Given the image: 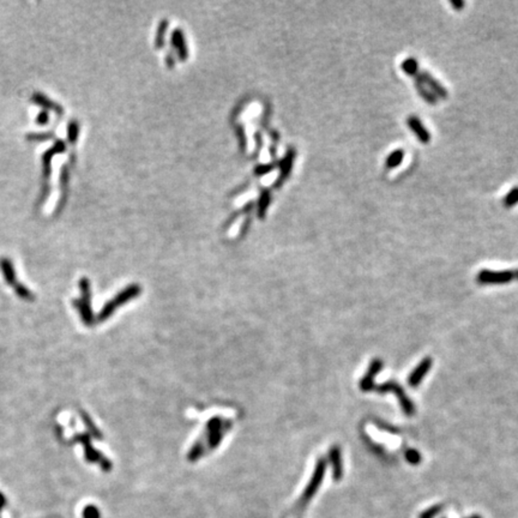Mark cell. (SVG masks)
<instances>
[{
	"mask_svg": "<svg viewBox=\"0 0 518 518\" xmlns=\"http://www.w3.org/2000/svg\"><path fill=\"white\" fill-rule=\"evenodd\" d=\"M325 468H327V462H325L323 459H320L318 461L317 466H315V470L313 473V476H312L311 481H309L308 486L306 487L304 493H302L299 503L296 504V507H295L296 511H299L300 512V511L304 510V507L308 504V501L311 500L312 497L317 493L319 486H320L321 481H323Z\"/></svg>",
	"mask_w": 518,
	"mask_h": 518,
	"instance_id": "cell-1",
	"label": "cell"
},
{
	"mask_svg": "<svg viewBox=\"0 0 518 518\" xmlns=\"http://www.w3.org/2000/svg\"><path fill=\"white\" fill-rule=\"evenodd\" d=\"M374 390L380 394L387 393V391H393V393L396 395L397 399H399L401 408H402L407 416H412L414 415V413H415V407H414L413 402L406 396L404 390L400 386V384L396 383V381H386V383L384 384L377 385V386H374Z\"/></svg>",
	"mask_w": 518,
	"mask_h": 518,
	"instance_id": "cell-2",
	"label": "cell"
},
{
	"mask_svg": "<svg viewBox=\"0 0 518 518\" xmlns=\"http://www.w3.org/2000/svg\"><path fill=\"white\" fill-rule=\"evenodd\" d=\"M518 280V269L512 271H491L482 270L476 276V281L481 284H501Z\"/></svg>",
	"mask_w": 518,
	"mask_h": 518,
	"instance_id": "cell-3",
	"label": "cell"
},
{
	"mask_svg": "<svg viewBox=\"0 0 518 518\" xmlns=\"http://www.w3.org/2000/svg\"><path fill=\"white\" fill-rule=\"evenodd\" d=\"M66 150V144L62 140H56L52 148L46 150L42 155V186H49V178L52 173V159L56 154L64 153ZM50 187V186H49Z\"/></svg>",
	"mask_w": 518,
	"mask_h": 518,
	"instance_id": "cell-4",
	"label": "cell"
},
{
	"mask_svg": "<svg viewBox=\"0 0 518 518\" xmlns=\"http://www.w3.org/2000/svg\"><path fill=\"white\" fill-rule=\"evenodd\" d=\"M414 80H419L422 84L428 85V88L431 91H433V94L437 97H441V99H447V90L441 85L439 82L435 80V78L431 74H428L427 71L425 70H419L418 75L414 77Z\"/></svg>",
	"mask_w": 518,
	"mask_h": 518,
	"instance_id": "cell-5",
	"label": "cell"
},
{
	"mask_svg": "<svg viewBox=\"0 0 518 518\" xmlns=\"http://www.w3.org/2000/svg\"><path fill=\"white\" fill-rule=\"evenodd\" d=\"M383 367V362L380 360H373L372 364L369 365L367 373L364 375V378L360 381V388L362 391H371L374 390V378L379 371Z\"/></svg>",
	"mask_w": 518,
	"mask_h": 518,
	"instance_id": "cell-6",
	"label": "cell"
},
{
	"mask_svg": "<svg viewBox=\"0 0 518 518\" xmlns=\"http://www.w3.org/2000/svg\"><path fill=\"white\" fill-rule=\"evenodd\" d=\"M407 124H408L409 128L415 134L416 137L419 138L420 142H422V143L425 144L429 143V141H431V135H429L428 130L425 127L424 124L421 122V120H420L418 116L414 114L409 115L408 119H407Z\"/></svg>",
	"mask_w": 518,
	"mask_h": 518,
	"instance_id": "cell-7",
	"label": "cell"
},
{
	"mask_svg": "<svg viewBox=\"0 0 518 518\" xmlns=\"http://www.w3.org/2000/svg\"><path fill=\"white\" fill-rule=\"evenodd\" d=\"M431 366H432V359L426 358L422 360V361L420 362L418 366H416V368L412 372V374L409 375L408 384L410 385V386L412 387L419 386V384L421 383L422 379H424L425 375L427 374V372L429 371V368H431Z\"/></svg>",
	"mask_w": 518,
	"mask_h": 518,
	"instance_id": "cell-8",
	"label": "cell"
},
{
	"mask_svg": "<svg viewBox=\"0 0 518 518\" xmlns=\"http://www.w3.org/2000/svg\"><path fill=\"white\" fill-rule=\"evenodd\" d=\"M30 100L33 101L34 103H36V105L43 107L47 112H48V110H53V112H55L58 115H62V113H64V109H62V107L60 106L59 103L50 100L48 96H46V95L42 93H37L36 91V93L31 95Z\"/></svg>",
	"mask_w": 518,
	"mask_h": 518,
	"instance_id": "cell-9",
	"label": "cell"
},
{
	"mask_svg": "<svg viewBox=\"0 0 518 518\" xmlns=\"http://www.w3.org/2000/svg\"><path fill=\"white\" fill-rule=\"evenodd\" d=\"M0 270H2L3 275H4L6 283L10 284V286H15V284L17 283L14 264H12L10 259L6 257H3L0 259Z\"/></svg>",
	"mask_w": 518,
	"mask_h": 518,
	"instance_id": "cell-10",
	"label": "cell"
},
{
	"mask_svg": "<svg viewBox=\"0 0 518 518\" xmlns=\"http://www.w3.org/2000/svg\"><path fill=\"white\" fill-rule=\"evenodd\" d=\"M330 462L333 464V472H334V479L336 481H339L342 478L343 474V468H342V461H341V451L339 447H333L331 448L330 454Z\"/></svg>",
	"mask_w": 518,
	"mask_h": 518,
	"instance_id": "cell-11",
	"label": "cell"
},
{
	"mask_svg": "<svg viewBox=\"0 0 518 518\" xmlns=\"http://www.w3.org/2000/svg\"><path fill=\"white\" fill-rule=\"evenodd\" d=\"M75 306H76V308L80 311L81 317H82V319H83V321L85 324L90 325L94 323V315H93V312H91L90 304H87V302H84L83 300H76Z\"/></svg>",
	"mask_w": 518,
	"mask_h": 518,
	"instance_id": "cell-12",
	"label": "cell"
},
{
	"mask_svg": "<svg viewBox=\"0 0 518 518\" xmlns=\"http://www.w3.org/2000/svg\"><path fill=\"white\" fill-rule=\"evenodd\" d=\"M403 159H404V150H402V149L394 150L393 153H390V155L386 157L385 166H386L387 169H394L401 165V162H402Z\"/></svg>",
	"mask_w": 518,
	"mask_h": 518,
	"instance_id": "cell-13",
	"label": "cell"
},
{
	"mask_svg": "<svg viewBox=\"0 0 518 518\" xmlns=\"http://www.w3.org/2000/svg\"><path fill=\"white\" fill-rule=\"evenodd\" d=\"M415 87L418 93L420 94V96H421L426 102L431 103V105H435V103H437V96H435L431 90L426 89V85L422 84L419 80H415Z\"/></svg>",
	"mask_w": 518,
	"mask_h": 518,
	"instance_id": "cell-14",
	"label": "cell"
},
{
	"mask_svg": "<svg viewBox=\"0 0 518 518\" xmlns=\"http://www.w3.org/2000/svg\"><path fill=\"white\" fill-rule=\"evenodd\" d=\"M401 69H402V70L406 72L407 75L412 76V77H415L420 70L418 60H416L415 58H412V56H410V58H407L406 60H403L402 64H401Z\"/></svg>",
	"mask_w": 518,
	"mask_h": 518,
	"instance_id": "cell-15",
	"label": "cell"
},
{
	"mask_svg": "<svg viewBox=\"0 0 518 518\" xmlns=\"http://www.w3.org/2000/svg\"><path fill=\"white\" fill-rule=\"evenodd\" d=\"M15 292H16V294L20 296L21 299L27 300V301H29V300H34V294L30 292L29 288H27V287L24 286V284L16 283L15 284Z\"/></svg>",
	"mask_w": 518,
	"mask_h": 518,
	"instance_id": "cell-16",
	"label": "cell"
},
{
	"mask_svg": "<svg viewBox=\"0 0 518 518\" xmlns=\"http://www.w3.org/2000/svg\"><path fill=\"white\" fill-rule=\"evenodd\" d=\"M516 204H518V186L511 189L504 198L505 208H512Z\"/></svg>",
	"mask_w": 518,
	"mask_h": 518,
	"instance_id": "cell-17",
	"label": "cell"
},
{
	"mask_svg": "<svg viewBox=\"0 0 518 518\" xmlns=\"http://www.w3.org/2000/svg\"><path fill=\"white\" fill-rule=\"evenodd\" d=\"M78 132H80V125L77 121H71L68 126V138L71 144H74L78 138Z\"/></svg>",
	"mask_w": 518,
	"mask_h": 518,
	"instance_id": "cell-18",
	"label": "cell"
},
{
	"mask_svg": "<svg viewBox=\"0 0 518 518\" xmlns=\"http://www.w3.org/2000/svg\"><path fill=\"white\" fill-rule=\"evenodd\" d=\"M406 460L408 461V463L416 466V464L421 462V455L419 454V451L414 450V448H409V450L406 451Z\"/></svg>",
	"mask_w": 518,
	"mask_h": 518,
	"instance_id": "cell-19",
	"label": "cell"
},
{
	"mask_svg": "<svg viewBox=\"0 0 518 518\" xmlns=\"http://www.w3.org/2000/svg\"><path fill=\"white\" fill-rule=\"evenodd\" d=\"M83 518H101L100 510L95 505H88L83 510Z\"/></svg>",
	"mask_w": 518,
	"mask_h": 518,
	"instance_id": "cell-20",
	"label": "cell"
},
{
	"mask_svg": "<svg viewBox=\"0 0 518 518\" xmlns=\"http://www.w3.org/2000/svg\"><path fill=\"white\" fill-rule=\"evenodd\" d=\"M54 137L52 132H41V134H29L27 135L28 141H47Z\"/></svg>",
	"mask_w": 518,
	"mask_h": 518,
	"instance_id": "cell-21",
	"label": "cell"
},
{
	"mask_svg": "<svg viewBox=\"0 0 518 518\" xmlns=\"http://www.w3.org/2000/svg\"><path fill=\"white\" fill-rule=\"evenodd\" d=\"M174 41L175 43L178 45L179 47V50H180V54H181L182 56H186V49H185V43H184V40H182V37L180 36V33L179 31H175L174 33Z\"/></svg>",
	"mask_w": 518,
	"mask_h": 518,
	"instance_id": "cell-22",
	"label": "cell"
},
{
	"mask_svg": "<svg viewBox=\"0 0 518 518\" xmlns=\"http://www.w3.org/2000/svg\"><path fill=\"white\" fill-rule=\"evenodd\" d=\"M49 121V113L47 110H41V112L36 116V122L39 125H47Z\"/></svg>",
	"mask_w": 518,
	"mask_h": 518,
	"instance_id": "cell-23",
	"label": "cell"
},
{
	"mask_svg": "<svg viewBox=\"0 0 518 518\" xmlns=\"http://www.w3.org/2000/svg\"><path fill=\"white\" fill-rule=\"evenodd\" d=\"M439 511H440V507L439 506L428 508L427 511H425V512L421 514V518H433L435 514L439 512Z\"/></svg>",
	"mask_w": 518,
	"mask_h": 518,
	"instance_id": "cell-24",
	"label": "cell"
},
{
	"mask_svg": "<svg viewBox=\"0 0 518 518\" xmlns=\"http://www.w3.org/2000/svg\"><path fill=\"white\" fill-rule=\"evenodd\" d=\"M82 418H83L84 422H85V425H87L88 427H89V429L91 431V433H93L94 435H99V432H97V428H95V426H94L93 424H91L90 419L88 418V415H85L84 413H82Z\"/></svg>",
	"mask_w": 518,
	"mask_h": 518,
	"instance_id": "cell-25",
	"label": "cell"
},
{
	"mask_svg": "<svg viewBox=\"0 0 518 518\" xmlns=\"http://www.w3.org/2000/svg\"><path fill=\"white\" fill-rule=\"evenodd\" d=\"M450 4L454 6L456 10H462L463 6H464V2H461V0H459V2H456V0H452V2H450Z\"/></svg>",
	"mask_w": 518,
	"mask_h": 518,
	"instance_id": "cell-26",
	"label": "cell"
},
{
	"mask_svg": "<svg viewBox=\"0 0 518 518\" xmlns=\"http://www.w3.org/2000/svg\"><path fill=\"white\" fill-rule=\"evenodd\" d=\"M5 504H6V499L4 497V494L0 493V510L5 506Z\"/></svg>",
	"mask_w": 518,
	"mask_h": 518,
	"instance_id": "cell-27",
	"label": "cell"
},
{
	"mask_svg": "<svg viewBox=\"0 0 518 518\" xmlns=\"http://www.w3.org/2000/svg\"><path fill=\"white\" fill-rule=\"evenodd\" d=\"M468 518H481L480 516H473V517H468Z\"/></svg>",
	"mask_w": 518,
	"mask_h": 518,
	"instance_id": "cell-28",
	"label": "cell"
}]
</instances>
